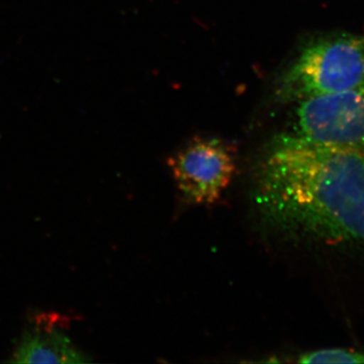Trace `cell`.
<instances>
[{
    "label": "cell",
    "mask_w": 364,
    "mask_h": 364,
    "mask_svg": "<svg viewBox=\"0 0 364 364\" xmlns=\"http://www.w3.org/2000/svg\"><path fill=\"white\" fill-rule=\"evenodd\" d=\"M301 363H364L363 352L344 349H324L299 356Z\"/></svg>",
    "instance_id": "cell-6"
},
{
    "label": "cell",
    "mask_w": 364,
    "mask_h": 364,
    "mask_svg": "<svg viewBox=\"0 0 364 364\" xmlns=\"http://www.w3.org/2000/svg\"><path fill=\"white\" fill-rule=\"evenodd\" d=\"M255 200L282 229L364 244V155L277 136L256 169Z\"/></svg>",
    "instance_id": "cell-1"
},
{
    "label": "cell",
    "mask_w": 364,
    "mask_h": 364,
    "mask_svg": "<svg viewBox=\"0 0 364 364\" xmlns=\"http://www.w3.org/2000/svg\"><path fill=\"white\" fill-rule=\"evenodd\" d=\"M364 90V40L339 37L306 47L284 75L280 97L305 100Z\"/></svg>",
    "instance_id": "cell-2"
},
{
    "label": "cell",
    "mask_w": 364,
    "mask_h": 364,
    "mask_svg": "<svg viewBox=\"0 0 364 364\" xmlns=\"http://www.w3.org/2000/svg\"><path fill=\"white\" fill-rule=\"evenodd\" d=\"M296 116L299 136L364 155V90L305 98Z\"/></svg>",
    "instance_id": "cell-3"
},
{
    "label": "cell",
    "mask_w": 364,
    "mask_h": 364,
    "mask_svg": "<svg viewBox=\"0 0 364 364\" xmlns=\"http://www.w3.org/2000/svg\"><path fill=\"white\" fill-rule=\"evenodd\" d=\"M59 316L35 315L23 331L9 363H87L90 358L80 350L62 329Z\"/></svg>",
    "instance_id": "cell-5"
},
{
    "label": "cell",
    "mask_w": 364,
    "mask_h": 364,
    "mask_svg": "<svg viewBox=\"0 0 364 364\" xmlns=\"http://www.w3.org/2000/svg\"><path fill=\"white\" fill-rule=\"evenodd\" d=\"M168 165L179 191L195 205L219 200L236 168L233 152L218 139H195L172 155Z\"/></svg>",
    "instance_id": "cell-4"
}]
</instances>
